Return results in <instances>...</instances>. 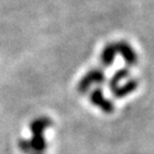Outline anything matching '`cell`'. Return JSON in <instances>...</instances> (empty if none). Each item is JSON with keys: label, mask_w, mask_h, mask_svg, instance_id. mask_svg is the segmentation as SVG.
Returning a JSON list of instances; mask_svg holds the SVG:
<instances>
[{"label": "cell", "mask_w": 154, "mask_h": 154, "mask_svg": "<svg viewBox=\"0 0 154 154\" xmlns=\"http://www.w3.org/2000/svg\"><path fill=\"white\" fill-rule=\"evenodd\" d=\"M53 121L47 116H40L30 123V130L32 132L31 139H20L18 147L24 154H45L47 144L44 132L47 128L51 127Z\"/></svg>", "instance_id": "obj_1"}, {"label": "cell", "mask_w": 154, "mask_h": 154, "mask_svg": "<svg viewBox=\"0 0 154 154\" xmlns=\"http://www.w3.org/2000/svg\"><path fill=\"white\" fill-rule=\"evenodd\" d=\"M105 81V73L102 69H91L78 83L77 90L80 94H85L89 90L93 85H100Z\"/></svg>", "instance_id": "obj_2"}, {"label": "cell", "mask_w": 154, "mask_h": 154, "mask_svg": "<svg viewBox=\"0 0 154 154\" xmlns=\"http://www.w3.org/2000/svg\"><path fill=\"white\" fill-rule=\"evenodd\" d=\"M116 53L123 57V60L127 63V65L135 66L137 64V54H136L135 49L127 41H118V42H116Z\"/></svg>", "instance_id": "obj_3"}, {"label": "cell", "mask_w": 154, "mask_h": 154, "mask_svg": "<svg viewBox=\"0 0 154 154\" xmlns=\"http://www.w3.org/2000/svg\"><path fill=\"white\" fill-rule=\"evenodd\" d=\"M90 102L95 106H98L99 109L105 113H112L114 111V105L112 104L111 100H109L105 97L100 88L94 89V91L90 95Z\"/></svg>", "instance_id": "obj_4"}, {"label": "cell", "mask_w": 154, "mask_h": 154, "mask_svg": "<svg viewBox=\"0 0 154 154\" xmlns=\"http://www.w3.org/2000/svg\"><path fill=\"white\" fill-rule=\"evenodd\" d=\"M138 87V81L136 79H130V80H128L123 86H118L116 88L113 89V90H111L112 94L118 97V98H120V97H125L127 95H129V94H131L132 91H135Z\"/></svg>", "instance_id": "obj_5"}, {"label": "cell", "mask_w": 154, "mask_h": 154, "mask_svg": "<svg viewBox=\"0 0 154 154\" xmlns=\"http://www.w3.org/2000/svg\"><path fill=\"white\" fill-rule=\"evenodd\" d=\"M118 55L116 53V42H110L104 47V49L102 50L100 54V63L104 66H110L114 62L116 56Z\"/></svg>", "instance_id": "obj_6"}, {"label": "cell", "mask_w": 154, "mask_h": 154, "mask_svg": "<svg viewBox=\"0 0 154 154\" xmlns=\"http://www.w3.org/2000/svg\"><path fill=\"white\" fill-rule=\"evenodd\" d=\"M129 77V70L128 67H123V69H120L113 74V77L111 78L110 80V89L113 90V89L119 86V83L121 82L122 80H126L127 78Z\"/></svg>", "instance_id": "obj_7"}]
</instances>
